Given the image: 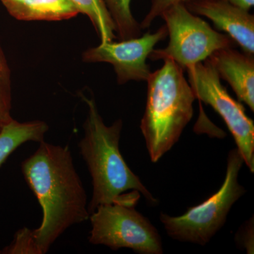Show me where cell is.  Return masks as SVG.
Masks as SVG:
<instances>
[{
    "instance_id": "6da1fadb",
    "label": "cell",
    "mask_w": 254,
    "mask_h": 254,
    "mask_svg": "<svg viewBox=\"0 0 254 254\" xmlns=\"http://www.w3.org/2000/svg\"><path fill=\"white\" fill-rule=\"evenodd\" d=\"M23 177L43 210L41 226L31 230L36 254H44L75 224L90 218L87 195L68 146L40 143L21 164Z\"/></svg>"
},
{
    "instance_id": "7a4b0ae2",
    "label": "cell",
    "mask_w": 254,
    "mask_h": 254,
    "mask_svg": "<svg viewBox=\"0 0 254 254\" xmlns=\"http://www.w3.org/2000/svg\"><path fill=\"white\" fill-rule=\"evenodd\" d=\"M88 106L83 124L84 136L78 143L80 153L86 162L93 184V195L88 210L93 213L98 206L112 203L136 205L139 193L150 203L158 200L143 185L124 160L120 153V137L123 120L107 126L98 111L94 97L81 93Z\"/></svg>"
},
{
    "instance_id": "3957f363",
    "label": "cell",
    "mask_w": 254,
    "mask_h": 254,
    "mask_svg": "<svg viewBox=\"0 0 254 254\" xmlns=\"http://www.w3.org/2000/svg\"><path fill=\"white\" fill-rule=\"evenodd\" d=\"M164 64L147 80V100L141 122L150 160L157 163L171 149L193 118L196 99L182 69L173 60Z\"/></svg>"
},
{
    "instance_id": "277c9868",
    "label": "cell",
    "mask_w": 254,
    "mask_h": 254,
    "mask_svg": "<svg viewBox=\"0 0 254 254\" xmlns=\"http://www.w3.org/2000/svg\"><path fill=\"white\" fill-rule=\"evenodd\" d=\"M244 163L237 148L230 150L225 181L216 193L180 216L160 214V221L169 236L180 242L201 246L208 244L225 225L232 205L245 193V189L238 181Z\"/></svg>"
},
{
    "instance_id": "5b68a950",
    "label": "cell",
    "mask_w": 254,
    "mask_h": 254,
    "mask_svg": "<svg viewBox=\"0 0 254 254\" xmlns=\"http://www.w3.org/2000/svg\"><path fill=\"white\" fill-rule=\"evenodd\" d=\"M170 38L166 48L153 50L149 59L173 60L184 70L208 59L214 52L234 48L235 43L226 34L213 29L206 21L193 14L184 3H177L160 15Z\"/></svg>"
},
{
    "instance_id": "8992f818",
    "label": "cell",
    "mask_w": 254,
    "mask_h": 254,
    "mask_svg": "<svg viewBox=\"0 0 254 254\" xmlns=\"http://www.w3.org/2000/svg\"><path fill=\"white\" fill-rule=\"evenodd\" d=\"M88 240L113 250L131 249L140 254H162L163 244L158 230L135 209V205L112 203L98 206L90 216Z\"/></svg>"
},
{
    "instance_id": "52a82bcc",
    "label": "cell",
    "mask_w": 254,
    "mask_h": 254,
    "mask_svg": "<svg viewBox=\"0 0 254 254\" xmlns=\"http://www.w3.org/2000/svg\"><path fill=\"white\" fill-rule=\"evenodd\" d=\"M195 98L210 105L232 133L245 163L254 173V123L240 102L230 96L208 59L186 70Z\"/></svg>"
},
{
    "instance_id": "ba28073f",
    "label": "cell",
    "mask_w": 254,
    "mask_h": 254,
    "mask_svg": "<svg viewBox=\"0 0 254 254\" xmlns=\"http://www.w3.org/2000/svg\"><path fill=\"white\" fill-rule=\"evenodd\" d=\"M168 36L166 26L155 33L147 32L143 36L120 42H105L86 50L82 60L86 63H105L113 65L119 84L128 81H146L150 66L146 63L159 42Z\"/></svg>"
},
{
    "instance_id": "9c48e42d",
    "label": "cell",
    "mask_w": 254,
    "mask_h": 254,
    "mask_svg": "<svg viewBox=\"0 0 254 254\" xmlns=\"http://www.w3.org/2000/svg\"><path fill=\"white\" fill-rule=\"evenodd\" d=\"M184 4L190 12L211 20L217 29L242 48L254 55V16L250 11L225 0H187Z\"/></svg>"
},
{
    "instance_id": "30bf717a",
    "label": "cell",
    "mask_w": 254,
    "mask_h": 254,
    "mask_svg": "<svg viewBox=\"0 0 254 254\" xmlns=\"http://www.w3.org/2000/svg\"><path fill=\"white\" fill-rule=\"evenodd\" d=\"M220 79L225 80L238 100L254 111V56L234 48L216 50L208 58Z\"/></svg>"
},
{
    "instance_id": "8fae6325",
    "label": "cell",
    "mask_w": 254,
    "mask_h": 254,
    "mask_svg": "<svg viewBox=\"0 0 254 254\" xmlns=\"http://www.w3.org/2000/svg\"><path fill=\"white\" fill-rule=\"evenodd\" d=\"M18 21H59L75 17L79 11L71 0H0Z\"/></svg>"
},
{
    "instance_id": "7c38bea8",
    "label": "cell",
    "mask_w": 254,
    "mask_h": 254,
    "mask_svg": "<svg viewBox=\"0 0 254 254\" xmlns=\"http://www.w3.org/2000/svg\"><path fill=\"white\" fill-rule=\"evenodd\" d=\"M48 125L40 120L19 123L12 120L0 131V167L16 148L28 141H44Z\"/></svg>"
},
{
    "instance_id": "4fadbf2b",
    "label": "cell",
    "mask_w": 254,
    "mask_h": 254,
    "mask_svg": "<svg viewBox=\"0 0 254 254\" xmlns=\"http://www.w3.org/2000/svg\"><path fill=\"white\" fill-rule=\"evenodd\" d=\"M79 13L91 21L100 43L114 41L117 38L115 26L103 0H71Z\"/></svg>"
},
{
    "instance_id": "5bb4252c",
    "label": "cell",
    "mask_w": 254,
    "mask_h": 254,
    "mask_svg": "<svg viewBox=\"0 0 254 254\" xmlns=\"http://www.w3.org/2000/svg\"><path fill=\"white\" fill-rule=\"evenodd\" d=\"M103 1L113 20L117 38L126 41L141 36V25L133 17L130 8L131 0Z\"/></svg>"
},
{
    "instance_id": "9a60e30c",
    "label": "cell",
    "mask_w": 254,
    "mask_h": 254,
    "mask_svg": "<svg viewBox=\"0 0 254 254\" xmlns=\"http://www.w3.org/2000/svg\"><path fill=\"white\" fill-rule=\"evenodd\" d=\"M11 110V71L0 44V131L12 120Z\"/></svg>"
},
{
    "instance_id": "2e32d148",
    "label": "cell",
    "mask_w": 254,
    "mask_h": 254,
    "mask_svg": "<svg viewBox=\"0 0 254 254\" xmlns=\"http://www.w3.org/2000/svg\"><path fill=\"white\" fill-rule=\"evenodd\" d=\"M186 1L187 0H151L149 11L140 23L141 29L149 28L155 19L160 16L162 13L172 5L177 3H185Z\"/></svg>"
},
{
    "instance_id": "e0dca14e",
    "label": "cell",
    "mask_w": 254,
    "mask_h": 254,
    "mask_svg": "<svg viewBox=\"0 0 254 254\" xmlns=\"http://www.w3.org/2000/svg\"><path fill=\"white\" fill-rule=\"evenodd\" d=\"M254 219L247 222L240 232V245L245 247L248 254H254Z\"/></svg>"
},
{
    "instance_id": "ac0fdd59",
    "label": "cell",
    "mask_w": 254,
    "mask_h": 254,
    "mask_svg": "<svg viewBox=\"0 0 254 254\" xmlns=\"http://www.w3.org/2000/svg\"><path fill=\"white\" fill-rule=\"evenodd\" d=\"M225 1L247 11H250L254 4V0H225Z\"/></svg>"
}]
</instances>
